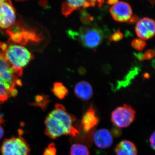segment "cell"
I'll use <instances>...</instances> for the list:
<instances>
[{
    "instance_id": "29",
    "label": "cell",
    "mask_w": 155,
    "mask_h": 155,
    "mask_svg": "<svg viewBox=\"0 0 155 155\" xmlns=\"http://www.w3.org/2000/svg\"><path fill=\"white\" fill-rule=\"evenodd\" d=\"M144 77L145 78H147V79H148L150 78V75L148 73H145L144 75Z\"/></svg>"
},
{
    "instance_id": "7",
    "label": "cell",
    "mask_w": 155,
    "mask_h": 155,
    "mask_svg": "<svg viewBox=\"0 0 155 155\" xmlns=\"http://www.w3.org/2000/svg\"><path fill=\"white\" fill-rule=\"evenodd\" d=\"M6 32L10 36L9 41L11 42L25 45L30 41L31 30H25L19 22H15L7 29Z\"/></svg>"
},
{
    "instance_id": "11",
    "label": "cell",
    "mask_w": 155,
    "mask_h": 155,
    "mask_svg": "<svg viewBox=\"0 0 155 155\" xmlns=\"http://www.w3.org/2000/svg\"><path fill=\"white\" fill-rule=\"evenodd\" d=\"M97 2L96 1H67L62 4V12L65 17H68L73 11L81 8H84L94 7Z\"/></svg>"
},
{
    "instance_id": "22",
    "label": "cell",
    "mask_w": 155,
    "mask_h": 155,
    "mask_svg": "<svg viewBox=\"0 0 155 155\" xmlns=\"http://www.w3.org/2000/svg\"><path fill=\"white\" fill-rule=\"evenodd\" d=\"M56 149L54 143H51L45 150L44 155H56Z\"/></svg>"
},
{
    "instance_id": "15",
    "label": "cell",
    "mask_w": 155,
    "mask_h": 155,
    "mask_svg": "<svg viewBox=\"0 0 155 155\" xmlns=\"http://www.w3.org/2000/svg\"><path fill=\"white\" fill-rule=\"evenodd\" d=\"M52 91L56 97L60 99H63L68 94V90L63 84L56 82L54 84Z\"/></svg>"
},
{
    "instance_id": "27",
    "label": "cell",
    "mask_w": 155,
    "mask_h": 155,
    "mask_svg": "<svg viewBox=\"0 0 155 155\" xmlns=\"http://www.w3.org/2000/svg\"><path fill=\"white\" fill-rule=\"evenodd\" d=\"M2 123H0V139H1L3 135H4V129H3L2 127L1 124Z\"/></svg>"
},
{
    "instance_id": "3",
    "label": "cell",
    "mask_w": 155,
    "mask_h": 155,
    "mask_svg": "<svg viewBox=\"0 0 155 155\" xmlns=\"http://www.w3.org/2000/svg\"><path fill=\"white\" fill-rule=\"evenodd\" d=\"M135 116V110L129 105L125 104L112 112L111 120L117 127H127L134 121Z\"/></svg>"
},
{
    "instance_id": "8",
    "label": "cell",
    "mask_w": 155,
    "mask_h": 155,
    "mask_svg": "<svg viewBox=\"0 0 155 155\" xmlns=\"http://www.w3.org/2000/svg\"><path fill=\"white\" fill-rule=\"evenodd\" d=\"M111 16L114 19L119 22H127L132 16V11L128 3L118 2L110 9Z\"/></svg>"
},
{
    "instance_id": "28",
    "label": "cell",
    "mask_w": 155,
    "mask_h": 155,
    "mask_svg": "<svg viewBox=\"0 0 155 155\" xmlns=\"http://www.w3.org/2000/svg\"><path fill=\"white\" fill-rule=\"evenodd\" d=\"M86 72V70L84 68H83V67H81V68H80V69H79V72L80 74H81V75H83L84 73Z\"/></svg>"
},
{
    "instance_id": "1",
    "label": "cell",
    "mask_w": 155,
    "mask_h": 155,
    "mask_svg": "<svg viewBox=\"0 0 155 155\" xmlns=\"http://www.w3.org/2000/svg\"><path fill=\"white\" fill-rule=\"evenodd\" d=\"M75 116L68 114L61 104H56L55 109L47 117L45 121V134L51 138L55 139L64 135L76 136L79 131L74 126Z\"/></svg>"
},
{
    "instance_id": "16",
    "label": "cell",
    "mask_w": 155,
    "mask_h": 155,
    "mask_svg": "<svg viewBox=\"0 0 155 155\" xmlns=\"http://www.w3.org/2000/svg\"><path fill=\"white\" fill-rule=\"evenodd\" d=\"M70 155H90L87 147L80 143L72 144L70 147Z\"/></svg>"
},
{
    "instance_id": "12",
    "label": "cell",
    "mask_w": 155,
    "mask_h": 155,
    "mask_svg": "<svg viewBox=\"0 0 155 155\" xmlns=\"http://www.w3.org/2000/svg\"><path fill=\"white\" fill-rule=\"evenodd\" d=\"M99 122L96 111L93 107H91L84 114L81 125L84 132H88L95 127Z\"/></svg>"
},
{
    "instance_id": "9",
    "label": "cell",
    "mask_w": 155,
    "mask_h": 155,
    "mask_svg": "<svg viewBox=\"0 0 155 155\" xmlns=\"http://www.w3.org/2000/svg\"><path fill=\"white\" fill-rule=\"evenodd\" d=\"M135 31L137 36L142 39L152 38L155 35L154 20L147 17L140 19L136 26Z\"/></svg>"
},
{
    "instance_id": "21",
    "label": "cell",
    "mask_w": 155,
    "mask_h": 155,
    "mask_svg": "<svg viewBox=\"0 0 155 155\" xmlns=\"http://www.w3.org/2000/svg\"><path fill=\"white\" fill-rule=\"evenodd\" d=\"M123 38V34L120 31V29H119L110 37L109 40L111 41L116 42L121 40Z\"/></svg>"
},
{
    "instance_id": "20",
    "label": "cell",
    "mask_w": 155,
    "mask_h": 155,
    "mask_svg": "<svg viewBox=\"0 0 155 155\" xmlns=\"http://www.w3.org/2000/svg\"><path fill=\"white\" fill-rule=\"evenodd\" d=\"M93 17H91L89 14L87 13L85 11L81 12V20L84 24H88L91 21L93 20Z\"/></svg>"
},
{
    "instance_id": "23",
    "label": "cell",
    "mask_w": 155,
    "mask_h": 155,
    "mask_svg": "<svg viewBox=\"0 0 155 155\" xmlns=\"http://www.w3.org/2000/svg\"><path fill=\"white\" fill-rule=\"evenodd\" d=\"M154 51L153 50H149L145 52L143 55V60H149L153 59L154 57Z\"/></svg>"
},
{
    "instance_id": "25",
    "label": "cell",
    "mask_w": 155,
    "mask_h": 155,
    "mask_svg": "<svg viewBox=\"0 0 155 155\" xmlns=\"http://www.w3.org/2000/svg\"><path fill=\"white\" fill-rule=\"evenodd\" d=\"M155 132H153L150 137V143L153 150L155 149Z\"/></svg>"
},
{
    "instance_id": "30",
    "label": "cell",
    "mask_w": 155,
    "mask_h": 155,
    "mask_svg": "<svg viewBox=\"0 0 155 155\" xmlns=\"http://www.w3.org/2000/svg\"><path fill=\"white\" fill-rule=\"evenodd\" d=\"M5 0H4V1H2V0H0V4L4 2H5Z\"/></svg>"
},
{
    "instance_id": "19",
    "label": "cell",
    "mask_w": 155,
    "mask_h": 155,
    "mask_svg": "<svg viewBox=\"0 0 155 155\" xmlns=\"http://www.w3.org/2000/svg\"><path fill=\"white\" fill-rule=\"evenodd\" d=\"M35 101L34 105L41 107H44L48 102V97L45 96L39 95L35 98Z\"/></svg>"
},
{
    "instance_id": "10",
    "label": "cell",
    "mask_w": 155,
    "mask_h": 155,
    "mask_svg": "<svg viewBox=\"0 0 155 155\" xmlns=\"http://www.w3.org/2000/svg\"><path fill=\"white\" fill-rule=\"evenodd\" d=\"M94 142L97 147L107 149L113 144V135L111 132L105 128L99 129L94 132L93 135Z\"/></svg>"
},
{
    "instance_id": "24",
    "label": "cell",
    "mask_w": 155,
    "mask_h": 155,
    "mask_svg": "<svg viewBox=\"0 0 155 155\" xmlns=\"http://www.w3.org/2000/svg\"><path fill=\"white\" fill-rule=\"evenodd\" d=\"M140 18L138 16H136V15H133V16H131L130 19L127 22L129 24H133L138 22Z\"/></svg>"
},
{
    "instance_id": "5",
    "label": "cell",
    "mask_w": 155,
    "mask_h": 155,
    "mask_svg": "<svg viewBox=\"0 0 155 155\" xmlns=\"http://www.w3.org/2000/svg\"><path fill=\"white\" fill-rule=\"evenodd\" d=\"M78 38L84 46L94 48L102 41L103 34L101 30L96 26H85L80 28Z\"/></svg>"
},
{
    "instance_id": "13",
    "label": "cell",
    "mask_w": 155,
    "mask_h": 155,
    "mask_svg": "<svg viewBox=\"0 0 155 155\" xmlns=\"http://www.w3.org/2000/svg\"><path fill=\"white\" fill-rule=\"evenodd\" d=\"M74 93L79 99L84 101L90 100L93 95L91 85L85 81H81L76 84L74 88Z\"/></svg>"
},
{
    "instance_id": "17",
    "label": "cell",
    "mask_w": 155,
    "mask_h": 155,
    "mask_svg": "<svg viewBox=\"0 0 155 155\" xmlns=\"http://www.w3.org/2000/svg\"><path fill=\"white\" fill-rule=\"evenodd\" d=\"M11 92L8 89L5 84L0 78V102L5 101L10 97H12Z\"/></svg>"
},
{
    "instance_id": "4",
    "label": "cell",
    "mask_w": 155,
    "mask_h": 155,
    "mask_svg": "<svg viewBox=\"0 0 155 155\" xmlns=\"http://www.w3.org/2000/svg\"><path fill=\"white\" fill-rule=\"evenodd\" d=\"M2 155H28L30 149L21 137L6 139L1 147Z\"/></svg>"
},
{
    "instance_id": "26",
    "label": "cell",
    "mask_w": 155,
    "mask_h": 155,
    "mask_svg": "<svg viewBox=\"0 0 155 155\" xmlns=\"http://www.w3.org/2000/svg\"><path fill=\"white\" fill-rule=\"evenodd\" d=\"M119 2L118 1H116V0H109L107 2V4L108 5H114L116 4V3L118 2Z\"/></svg>"
},
{
    "instance_id": "18",
    "label": "cell",
    "mask_w": 155,
    "mask_h": 155,
    "mask_svg": "<svg viewBox=\"0 0 155 155\" xmlns=\"http://www.w3.org/2000/svg\"><path fill=\"white\" fill-rule=\"evenodd\" d=\"M131 46L139 51H142L144 49L146 46V42L144 40L141 38H135L131 43Z\"/></svg>"
},
{
    "instance_id": "2",
    "label": "cell",
    "mask_w": 155,
    "mask_h": 155,
    "mask_svg": "<svg viewBox=\"0 0 155 155\" xmlns=\"http://www.w3.org/2000/svg\"><path fill=\"white\" fill-rule=\"evenodd\" d=\"M5 56L15 75L18 76H22L23 67L33 58L32 54L26 48L16 45H8Z\"/></svg>"
},
{
    "instance_id": "6",
    "label": "cell",
    "mask_w": 155,
    "mask_h": 155,
    "mask_svg": "<svg viewBox=\"0 0 155 155\" xmlns=\"http://www.w3.org/2000/svg\"><path fill=\"white\" fill-rule=\"evenodd\" d=\"M16 18V11L11 1L0 4V28H10L15 23Z\"/></svg>"
},
{
    "instance_id": "14",
    "label": "cell",
    "mask_w": 155,
    "mask_h": 155,
    "mask_svg": "<svg viewBox=\"0 0 155 155\" xmlns=\"http://www.w3.org/2000/svg\"><path fill=\"white\" fill-rule=\"evenodd\" d=\"M115 153L116 155H137V150L132 142L124 140L116 146Z\"/></svg>"
}]
</instances>
